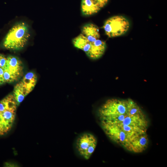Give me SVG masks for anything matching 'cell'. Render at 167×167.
Wrapping results in <instances>:
<instances>
[{"instance_id": "2", "label": "cell", "mask_w": 167, "mask_h": 167, "mask_svg": "<svg viewBox=\"0 0 167 167\" xmlns=\"http://www.w3.org/2000/svg\"><path fill=\"white\" fill-rule=\"evenodd\" d=\"M30 36L28 26L24 22L18 23L9 31L3 41L6 48L17 50L22 48Z\"/></svg>"}, {"instance_id": "4", "label": "cell", "mask_w": 167, "mask_h": 167, "mask_svg": "<svg viewBox=\"0 0 167 167\" xmlns=\"http://www.w3.org/2000/svg\"><path fill=\"white\" fill-rule=\"evenodd\" d=\"M37 81L36 74L33 72H30L26 74L15 86L12 94L18 105L33 89Z\"/></svg>"}, {"instance_id": "3", "label": "cell", "mask_w": 167, "mask_h": 167, "mask_svg": "<svg viewBox=\"0 0 167 167\" xmlns=\"http://www.w3.org/2000/svg\"><path fill=\"white\" fill-rule=\"evenodd\" d=\"M72 42L75 47L83 50L90 58L93 59L101 57L106 47L104 41L98 39L90 41L82 33L74 38Z\"/></svg>"}, {"instance_id": "5", "label": "cell", "mask_w": 167, "mask_h": 167, "mask_svg": "<svg viewBox=\"0 0 167 167\" xmlns=\"http://www.w3.org/2000/svg\"><path fill=\"white\" fill-rule=\"evenodd\" d=\"M130 26V22L127 19L122 16L117 15L107 19L103 27L106 34L109 37H113L125 34Z\"/></svg>"}, {"instance_id": "8", "label": "cell", "mask_w": 167, "mask_h": 167, "mask_svg": "<svg viewBox=\"0 0 167 167\" xmlns=\"http://www.w3.org/2000/svg\"><path fill=\"white\" fill-rule=\"evenodd\" d=\"M82 34L91 42L99 39L100 38L98 28L92 23L87 24L83 27Z\"/></svg>"}, {"instance_id": "11", "label": "cell", "mask_w": 167, "mask_h": 167, "mask_svg": "<svg viewBox=\"0 0 167 167\" xmlns=\"http://www.w3.org/2000/svg\"><path fill=\"white\" fill-rule=\"evenodd\" d=\"M1 54H0V56Z\"/></svg>"}, {"instance_id": "1", "label": "cell", "mask_w": 167, "mask_h": 167, "mask_svg": "<svg viewBox=\"0 0 167 167\" xmlns=\"http://www.w3.org/2000/svg\"><path fill=\"white\" fill-rule=\"evenodd\" d=\"M17 106L12 94L8 95L0 101V135H4L11 129Z\"/></svg>"}, {"instance_id": "10", "label": "cell", "mask_w": 167, "mask_h": 167, "mask_svg": "<svg viewBox=\"0 0 167 167\" xmlns=\"http://www.w3.org/2000/svg\"><path fill=\"white\" fill-rule=\"evenodd\" d=\"M101 8L104 7L108 3L109 0H95Z\"/></svg>"}, {"instance_id": "9", "label": "cell", "mask_w": 167, "mask_h": 167, "mask_svg": "<svg viewBox=\"0 0 167 167\" xmlns=\"http://www.w3.org/2000/svg\"><path fill=\"white\" fill-rule=\"evenodd\" d=\"M81 10L84 15H90L97 13L101 9L95 0H82Z\"/></svg>"}, {"instance_id": "7", "label": "cell", "mask_w": 167, "mask_h": 167, "mask_svg": "<svg viewBox=\"0 0 167 167\" xmlns=\"http://www.w3.org/2000/svg\"><path fill=\"white\" fill-rule=\"evenodd\" d=\"M149 139L147 133L136 137L131 143L127 149L135 153H140L144 151L148 148Z\"/></svg>"}, {"instance_id": "6", "label": "cell", "mask_w": 167, "mask_h": 167, "mask_svg": "<svg viewBox=\"0 0 167 167\" xmlns=\"http://www.w3.org/2000/svg\"><path fill=\"white\" fill-rule=\"evenodd\" d=\"M97 144L96 138L93 135L85 133L77 138L76 147L79 154L85 160H88L94 152Z\"/></svg>"}]
</instances>
